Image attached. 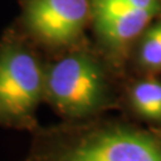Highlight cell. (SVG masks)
<instances>
[{"label":"cell","instance_id":"obj_4","mask_svg":"<svg viewBox=\"0 0 161 161\" xmlns=\"http://www.w3.org/2000/svg\"><path fill=\"white\" fill-rule=\"evenodd\" d=\"M94 47L114 68L127 76L136 41L161 14V0H91Z\"/></svg>","mask_w":161,"mask_h":161},{"label":"cell","instance_id":"obj_8","mask_svg":"<svg viewBox=\"0 0 161 161\" xmlns=\"http://www.w3.org/2000/svg\"><path fill=\"white\" fill-rule=\"evenodd\" d=\"M160 130H161V129H160Z\"/></svg>","mask_w":161,"mask_h":161},{"label":"cell","instance_id":"obj_7","mask_svg":"<svg viewBox=\"0 0 161 161\" xmlns=\"http://www.w3.org/2000/svg\"><path fill=\"white\" fill-rule=\"evenodd\" d=\"M161 75V14L144 29L132 48L127 75Z\"/></svg>","mask_w":161,"mask_h":161},{"label":"cell","instance_id":"obj_3","mask_svg":"<svg viewBox=\"0 0 161 161\" xmlns=\"http://www.w3.org/2000/svg\"><path fill=\"white\" fill-rule=\"evenodd\" d=\"M47 56L22 32L6 31L0 40V127L34 131L44 103Z\"/></svg>","mask_w":161,"mask_h":161},{"label":"cell","instance_id":"obj_6","mask_svg":"<svg viewBox=\"0 0 161 161\" xmlns=\"http://www.w3.org/2000/svg\"><path fill=\"white\" fill-rule=\"evenodd\" d=\"M118 111L144 127L161 129V75H127Z\"/></svg>","mask_w":161,"mask_h":161},{"label":"cell","instance_id":"obj_5","mask_svg":"<svg viewBox=\"0 0 161 161\" xmlns=\"http://www.w3.org/2000/svg\"><path fill=\"white\" fill-rule=\"evenodd\" d=\"M91 0H23V32L47 58L70 50L88 41Z\"/></svg>","mask_w":161,"mask_h":161},{"label":"cell","instance_id":"obj_1","mask_svg":"<svg viewBox=\"0 0 161 161\" xmlns=\"http://www.w3.org/2000/svg\"><path fill=\"white\" fill-rule=\"evenodd\" d=\"M22 161H161V130L108 114L38 125Z\"/></svg>","mask_w":161,"mask_h":161},{"label":"cell","instance_id":"obj_2","mask_svg":"<svg viewBox=\"0 0 161 161\" xmlns=\"http://www.w3.org/2000/svg\"><path fill=\"white\" fill-rule=\"evenodd\" d=\"M124 78L86 42L47 58L44 103L61 121L92 119L119 109Z\"/></svg>","mask_w":161,"mask_h":161}]
</instances>
